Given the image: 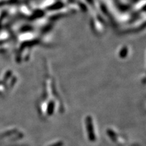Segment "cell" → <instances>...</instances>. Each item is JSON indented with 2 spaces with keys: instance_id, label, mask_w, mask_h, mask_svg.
Returning <instances> with one entry per match:
<instances>
[{
  "instance_id": "obj_1",
  "label": "cell",
  "mask_w": 146,
  "mask_h": 146,
  "mask_svg": "<svg viewBox=\"0 0 146 146\" xmlns=\"http://www.w3.org/2000/svg\"><path fill=\"white\" fill-rule=\"evenodd\" d=\"M62 145H63V144H62V143L58 142V143H56V144H52L50 145H49V146H62Z\"/></svg>"
},
{
  "instance_id": "obj_2",
  "label": "cell",
  "mask_w": 146,
  "mask_h": 146,
  "mask_svg": "<svg viewBox=\"0 0 146 146\" xmlns=\"http://www.w3.org/2000/svg\"><path fill=\"white\" fill-rule=\"evenodd\" d=\"M135 146H136V145H135Z\"/></svg>"
}]
</instances>
